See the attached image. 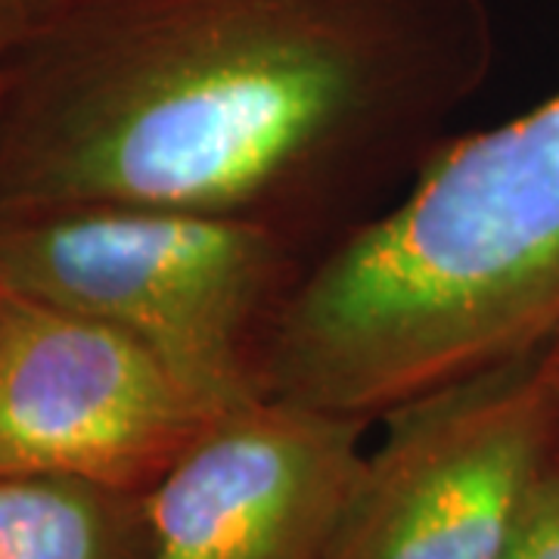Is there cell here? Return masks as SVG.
I'll list each match as a JSON object with an SVG mask.
<instances>
[{"instance_id":"cell-1","label":"cell","mask_w":559,"mask_h":559,"mask_svg":"<svg viewBox=\"0 0 559 559\" xmlns=\"http://www.w3.org/2000/svg\"><path fill=\"white\" fill-rule=\"evenodd\" d=\"M495 60L488 0H47L0 75V218L178 209L323 259Z\"/></svg>"},{"instance_id":"cell-2","label":"cell","mask_w":559,"mask_h":559,"mask_svg":"<svg viewBox=\"0 0 559 559\" xmlns=\"http://www.w3.org/2000/svg\"><path fill=\"white\" fill-rule=\"evenodd\" d=\"M559 333V91L448 140L326 252L283 323L274 399L380 423Z\"/></svg>"},{"instance_id":"cell-3","label":"cell","mask_w":559,"mask_h":559,"mask_svg":"<svg viewBox=\"0 0 559 559\" xmlns=\"http://www.w3.org/2000/svg\"><path fill=\"white\" fill-rule=\"evenodd\" d=\"M318 255L271 227L146 205L0 218V280L143 342L224 407L267 399Z\"/></svg>"},{"instance_id":"cell-4","label":"cell","mask_w":559,"mask_h":559,"mask_svg":"<svg viewBox=\"0 0 559 559\" xmlns=\"http://www.w3.org/2000/svg\"><path fill=\"white\" fill-rule=\"evenodd\" d=\"M544 345L389 411L326 559H503L559 444Z\"/></svg>"},{"instance_id":"cell-5","label":"cell","mask_w":559,"mask_h":559,"mask_svg":"<svg viewBox=\"0 0 559 559\" xmlns=\"http://www.w3.org/2000/svg\"><path fill=\"white\" fill-rule=\"evenodd\" d=\"M227 411L143 342L0 280V476L150 495Z\"/></svg>"},{"instance_id":"cell-6","label":"cell","mask_w":559,"mask_h":559,"mask_svg":"<svg viewBox=\"0 0 559 559\" xmlns=\"http://www.w3.org/2000/svg\"><path fill=\"white\" fill-rule=\"evenodd\" d=\"M370 426L274 395L227 411L150 491L146 559H326Z\"/></svg>"},{"instance_id":"cell-7","label":"cell","mask_w":559,"mask_h":559,"mask_svg":"<svg viewBox=\"0 0 559 559\" xmlns=\"http://www.w3.org/2000/svg\"><path fill=\"white\" fill-rule=\"evenodd\" d=\"M150 535V495L0 476V559H146Z\"/></svg>"},{"instance_id":"cell-8","label":"cell","mask_w":559,"mask_h":559,"mask_svg":"<svg viewBox=\"0 0 559 559\" xmlns=\"http://www.w3.org/2000/svg\"><path fill=\"white\" fill-rule=\"evenodd\" d=\"M503 559H559V444L522 500Z\"/></svg>"},{"instance_id":"cell-9","label":"cell","mask_w":559,"mask_h":559,"mask_svg":"<svg viewBox=\"0 0 559 559\" xmlns=\"http://www.w3.org/2000/svg\"><path fill=\"white\" fill-rule=\"evenodd\" d=\"M44 3L47 0H0V75L40 16Z\"/></svg>"},{"instance_id":"cell-10","label":"cell","mask_w":559,"mask_h":559,"mask_svg":"<svg viewBox=\"0 0 559 559\" xmlns=\"http://www.w3.org/2000/svg\"><path fill=\"white\" fill-rule=\"evenodd\" d=\"M544 364H547V382H550V399H554L559 426V333L544 345Z\"/></svg>"}]
</instances>
